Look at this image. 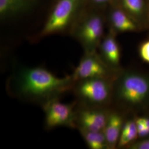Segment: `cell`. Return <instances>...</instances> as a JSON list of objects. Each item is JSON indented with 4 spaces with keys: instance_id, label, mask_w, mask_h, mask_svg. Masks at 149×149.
<instances>
[{
    "instance_id": "ba28073f",
    "label": "cell",
    "mask_w": 149,
    "mask_h": 149,
    "mask_svg": "<svg viewBox=\"0 0 149 149\" xmlns=\"http://www.w3.org/2000/svg\"><path fill=\"white\" fill-rule=\"evenodd\" d=\"M109 111L103 108L77 106L76 109V125L78 130L103 132Z\"/></svg>"
},
{
    "instance_id": "2e32d148",
    "label": "cell",
    "mask_w": 149,
    "mask_h": 149,
    "mask_svg": "<svg viewBox=\"0 0 149 149\" xmlns=\"http://www.w3.org/2000/svg\"><path fill=\"white\" fill-rule=\"evenodd\" d=\"M139 52L140 58L144 62L149 63V40H145L140 44Z\"/></svg>"
},
{
    "instance_id": "6da1fadb",
    "label": "cell",
    "mask_w": 149,
    "mask_h": 149,
    "mask_svg": "<svg viewBox=\"0 0 149 149\" xmlns=\"http://www.w3.org/2000/svg\"><path fill=\"white\" fill-rule=\"evenodd\" d=\"M74 82L71 74L61 78L42 66L22 67L11 74L6 85L11 96L42 106L71 91Z\"/></svg>"
},
{
    "instance_id": "ac0fdd59",
    "label": "cell",
    "mask_w": 149,
    "mask_h": 149,
    "mask_svg": "<svg viewBox=\"0 0 149 149\" xmlns=\"http://www.w3.org/2000/svg\"><path fill=\"white\" fill-rule=\"evenodd\" d=\"M129 146L132 149H149V139L135 143Z\"/></svg>"
},
{
    "instance_id": "8992f818",
    "label": "cell",
    "mask_w": 149,
    "mask_h": 149,
    "mask_svg": "<svg viewBox=\"0 0 149 149\" xmlns=\"http://www.w3.org/2000/svg\"><path fill=\"white\" fill-rule=\"evenodd\" d=\"M44 114V127L52 130L58 127L76 129V103H65L55 98L42 106Z\"/></svg>"
},
{
    "instance_id": "9a60e30c",
    "label": "cell",
    "mask_w": 149,
    "mask_h": 149,
    "mask_svg": "<svg viewBox=\"0 0 149 149\" xmlns=\"http://www.w3.org/2000/svg\"><path fill=\"white\" fill-rule=\"evenodd\" d=\"M138 135L136 122L129 120L124 123L122 130L118 143V147L123 148L129 145Z\"/></svg>"
},
{
    "instance_id": "d6986e66",
    "label": "cell",
    "mask_w": 149,
    "mask_h": 149,
    "mask_svg": "<svg viewBox=\"0 0 149 149\" xmlns=\"http://www.w3.org/2000/svg\"><path fill=\"white\" fill-rule=\"evenodd\" d=\"M142 122L144 123L145 126L149 128V118H139Z\"/></svg>"
},
{
    "instance_id": "7c38bea8",
    "label": "cell",
    "mask_w": 149,
    "mask_h": 149,
    "mask_svg": "<svg viewBox=\"0 0 149 149\" xmlns=\"http://www.w3.org/2000/svg\"><path fill=\"white\" fill-rule=\"evenodd\" d=\"M124 123L120 113L116 111H109L106 124L103 130L108 148L114 149L117 146Z\"/></svg>"
},
{
    "instance_id": "9c48e42d",
    "label": "cell",
    "mask_w": 149,
    "mask_h": 149,
    "mask_svg": "<svg viewBox=\"0 0 149 149\" xmlns=\"http://www.w3.org/2000/svg\"><path fill=\"white\" fill-rule=\"evenodd\" d=\"M108 8L107 18L109 30L115 34L136 32L141 29L128 13L118 6L112 4Z\"/></svg>"
},
{
    "instance_id": "3957f363",
    "label": "cell",
    "mask_w": 149,
    "mask_h": 149,
    "mask_svg": "<svg viewBox=\"0 0 149 149\" xmlns=\"http://www.w3.org/2000/svg\"><path fill=\"white\" fill-rule=\"evenodd\" d=\"M113 79L94 78L74 81L71 91L77 106L103 108L113 98Z\"/></svg>"
},
{
    "instance_id": "4fadbf2b",
    "label": "cell",
    "mask_w": 149,
    "mask_h": 149,
    "mask_svg": "<svg viewBox=\"0 0 149 149\" xmlns=\"http://www.w3.org/2000/svg\"><path fill=\"white\" fill-rule=\"evenodd\" d=\"M36 0H0V18L5 19L29 11Z\"/></svg>"
},
{
    "instance_id": "52a82bcc",
    "label": "cell",
    "mask_w": 149,
    "mask_h": 149,
    "mask_svg": "<svg viewBox=\"0 0 149 149\" xmlns=\"http://www.w3.org/2000/svg\"><path fill=\"white\" fill-rule=\"evenodd\" d=\"M117 72L109 67L96 51L84 52L71 75L74 81L94 78L113 79Z\"/></svg>"
},
{
    "instance_id": "5bb4252c",
    "label": "cell",
    "mask_w": 149,
    "mask_h": 149,
    "mask_svg": "<svg viewBox=\"0 0 149 149\" xmlns=\"http://www.w3.org/2000/svg\"><path fill=\"white\" fill-rule=\"evenodd\" d=\"M87 146L91 149L108 148L106 140L103 132L79 130Z\"/></svg>"
},
{
    "instance_id": "30bf717a",
    "label": "cell",
    "mask_w": 149,
    "mask_h": 149,
    "mask_svg": "<svg viewBox=\"0 0 149 149\" xmlns=\"http://www.w3.org/2000/svg\"><path fill=\"white\" fill-rule=\"evenodd\" d=\"M113 4L128 13L141 29L149 27V0H114Z\"/></svg>"
},
{
    "instance_id": "e0dca14e",
    "label": "cell",
    "mask_w": 149,
    "mask_h": 149,
    "mask_svg": "<svg viewBox=\"0 0 149 149\" xmlns=\"http://www.w3.org/2000/svg\"><path fill=\"white\" fill-rule=\"evenodd\" d=\"M114 0H89L92 5L99 9L109 7L113 3Z\"/></svg>"
},
{
    "instance_id": "8fae6325",
    "label": "cell",
    "mask_w": 149,
    "mask_h": 149,
    "mask_svg": "<svg viewBox=\"0 0 149 149\" xmlns=\"http://www.w3.org/2000/svg\"><path fill=\"white\" fill-rule=\"evenodd\" d=\"M116 35L109 30L106 36H104L98 49L102 60L113 69L118 71L120 61V50Z\"/></svg>"
},
{
    "instance_id": "ffe728a7",
    "label": "cell",
    "mask_w": 149,
    "mask_h": 149,
    "mask_svg": "<svg viewBox=\"0 0 149 149\" xmlns=\"http://www.w3.org/2000/svg\"></svg>"
},
{
    "instance_id": "7a4b0ae2",
    "label": "cell",
    "mask_w": 149,
    "mask_h": 149,
    "mask_svg": "<svg viewBox=\"0 0 149 149\" xmlns=\"http://www.w3.org/2000/svg\"><path fill=\"white\" fill-rule=\"evenodd\" d=\"M149 98V77L131 71L117 72L113 81V98L125 108L143 104Z\"/></svg>"
},
{
    "instance_id": "5b68a950",
    "label": "cell",
    "mask_w": 149,
    "mask_h": 149,
    "mask_svg": "<svg viewBox=\"0 0 149 149\" xmlns=\"http://www.w3.org/2000/svg\"><path fill=\"white\" fill-rule=\"evenodd\" d=\"M84 0H58L48 17L39 37L60 33L69 29L77 19V13Z\"/></svg>"
},
{
    "instance_id": "277c9868",
    "label": "cell",
    "mask_w": 149,
    "mask_h": 149,
    "mask_svg": "<svg viewBox=\"0 0 149 149\" xmlns=\"http://www.w3.org/2000/svg\"><path fill=\"white\" fill-rule=\"evenodd\" d=\"M104 19L98 11H92L76 20L70 33L84 52H96L104 37Z\"/></svg>"
}]
</instances>
